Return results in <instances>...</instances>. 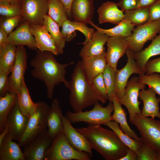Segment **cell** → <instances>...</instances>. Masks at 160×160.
Returning a JSON list of instances; mask_svg holds the SVG:
<instances>
[{
	"label": "cell",
	"mask_w": 160,
	"mask_h": 160,
	"mask_svg": "<svg viewBox=\"0 0 160 160\" xmlns=\"http://www.w3.org/2000/svg\"><path fill=\"white\" fill-rule=\"evenodd\" d=\"M138 77L139 82L148 85L160 96V75L155 73L148 75L143 73Z\"/></svg>",
	"instance_id": "f35d334b"
},
{
	"label": "cell",
	"mask_w": 160,
	"mask_h": 160,
	"mask_svg": "<svg viewBox=\"0 0 160 160\" xmlns=\"http://www.w3.org/2000/svg\"><path fill=\"white\" fill-rule=\"evenodd\" d=\"M29 119L23 115L17 102L8 114L6 121L9 135L13 140L18 142L24 135L27 127Z\"/></svg>",
	"instance_id": "5bb4252c"
},
{
	"label": "cell",
	"mask_w": 160,
	"mask_h": 160,
	"mask_svg": "<svg viewBox=\"0 0 160 160\" xmlns=\"http://www.w3.org/2000/svg\"><path fill=\"white\" fill-rule=\"evenodd\" d=\"M16 46L7 43L0 49V71L10 73L15 65Z\"/></svg>",
	"instance_id": "4dcf8cb0"
},
{
	"label": "cell",
	"mask_w": 160,
	"mask_h": 160,
	"mask_svg": "<svg viewBox=\"0 0 160 160\" xmlns=\"http://www.w3.org/2000/svg\"><path fill=\"white\" fill-rule=\"evenodd\" d=\"M146 75L154 73H160V57L149 60L145 66Z\"/></svg>",
	"instance_id": "ee69618b"
},
{
	"label": "cell",
	"mask_w": 160,
	"mask_h": 160,
	"mask_svg": "<svg viewBox=\"0 0 160 160\" xmlns=\"http://www.w3.org/2000/svg\"><path fill=\"white\" fill-rule=\"evenodd\" d=\"M63 132L67 140L75 149L85 152L92 156V146L88 140L72 126L65 116H63Z\"/></svg>",
	"instance_id": "9a60e30c"
},
{
	"label": "cell",
	"mask_w": 160,
	"mask_h": 160,
	"mask_svg": "<svg viewBox=\"0 0 160 160\" xmlns=\"http://www.w3.org/2000/svg\"><path fill=\"white\" fill-rule=\"evenodd\" d=\"M100 24L109 23L118 24L124 20V14L116 3L107 1L102 4L97 10Z\"/></svg>",
	"instance_id": "cb8c5ba5"
},
{
	"label": "cell",
	"mask_w": 160,
	"mask_h": 160,
	"mask_svg": "<svg viewBox=\"0 0 160 160\" xmlns=\"http://www.w3.org/2000/svg\"><path fill=\"white\" fill-rule=\"evenodd\" d=\"M8 34L2 28H0V49L8 43Z\"/></svg>",
	"instance_id": "c3c4849f"
},
{
	"label": "cell",
	"mask_w": 160,
	"mask_h": 160,
	"mask_svg": "<svg viewBox=\"0 0 160 160\" xmlns=\"http://www.w3.org/2000/svg\"><path fill=\"white\" fill-rule=\"evenodd\" d=\"M17 94L9 92L4 96L0 97V133L5 129L7 116L10 111L17 102Z\"/></svg>",
	"instance_id": "d6a6232c"
},
{
	"label": "cell",
	"mask_w": 160,
	"mask_h": 160,
	"mask_svg": "<svg viewBox=\"0 0 160 160\" xmlns=\"http://www.w3.org/2000/svg\"><path fill=\"white\" fill-rule=\"evenodd\" d=\"M9 130L8 127L6 125L4 130L0 133V144L2 143L3 140L6 135L9 133Z\"/></svg>",
	"instance_id": "816d5d0a"
},
{
	"label": "cell",
	"mask_w": 160,
	"mask_h": 160,
	"mask_svg": "<svg viewBox=\"0 0 160 160\" xmlns=\"http://www.w3.org/2000/svg\"><path fill=\"white\" fill-rule=\"evenodd\" d=\"M45 156V160H90L92 157L87 152L74 148L67 140L63 132L54 139Z\"/></svg>",
	"instance_id": "277c9868"
},
{
	"label": "cell",
	"mask_w": 160,
	"mask_h": 160,
	"mask_svg": "<svg viewBox=\"0 0 160 160\" xmlns=\"http://www.w3.org/2000/svg\"><path fill=\"white\" fill-rule=\"evenodd\" d=\"M17 103L22 113L29 119L36 111L37 108V103L33 102L31 97L24 78L22 81L20 91L18 95Z\"/></svg>",
	"instance_id": "f1b7e54d"
},
{
	"label": "cell",
	"mask_w": 160,
	"mask_h": 160,
	"mask_svg": "<svg viewBox=\"0 0 160 160\" xmlns=\"http://www.w3.org/2000/svg\"><path fill=\"white\" fill-rule=\"evenodd\" d=\"M158 0H140V7H149Z\"/></svg>",
	"instance_id": "f907efd6"
},
{
	"label": "cell",
	"mask_w": 160,
	"mask_h": 160,
	"mask_svg": "<svg viewBox=\"0 0 160 160\" xmlns=\"http://www.w3.org/2000/svg\"><path fill=\"white\" fill-rule=\"evenodd\" d=\"M8 133L0 144V160H25L19 143L13 141Z\"/></svg>",
	"instance_id": "484cf974"
},
{
	"label": "cell",
	"mask_w": 160,
	"mask_h": 160,
	"mask_svg": "<svg viewBox=\"0 0 160 160\" xmlns=\"http://www.w3.org/2000/svg\"><path fill=\"white\" fill-rule=\"evenodd\" d=\"M55 55L48 51L37 49L36 54L31 61L33 68L31 74L34 78L43 81L47 88L48 98L52 100L55 86L63 83L65 86L68 81L66 80V69L74 62L61 64L57 62Z\"/></svg>",
	"instance_id": "6da1fadb"
},
{
	"label": "cell",
	"mask_w": 160,
	"mask_h": 160,
	"mask_svg": "<svg viewBox=\"0 0 160 160\" xmlns=\"http://www.w3.org/2000/svg\"><path fill=\"white\" fill-rule=\"evenodd\" d=\"M149 22L160 20V0H158L149 7Z\"/></svg>",
	"instance_id": "f6af8a7d"
},
{
	"label": "cell",
	"mask_w": 160,
	"mask_h": 160,
	"mask_svg": "<svg viewBox=\"0 0 160 160\" xmlns=\"http://www.w3.org/2000/svg\"><path fill=\"white\" fill-rule=\"evenodd\" d=\"M48 15L61 27L68 19L65 7L60 0H48Z\"/></svg>",
	"instance_id": "836d02e7"
},
{
	"label": "cell",
	"mask_w": 160,
	"mask_h": 160,
	"mask_svg": "<svg viewBox=\"0 0 160 160\" xmlns=\"http://www.w3.org/2000/svg\"><path fill=\"white\" fill-rule=\"evenodd\" d=\"M112 102L113 105L114 111L113 114L111 116V120L119 124L120 129L130 138L142 142L141 138L129 127L127 121L126 113L122 108L121 104L116 96L113 98Z\"/></svg>",
	"instance_id": "4316f807"
},
{
	"label": "cell",
	"mask_w": 160,
	"mask_h": 160,
	"mask_svg": "<svg viewBox=\"0 0 160 160\" xmlns=\"http://www.w3.org/2000/svg\"><path fill=\"white\" fill-rule=\"evenodd\" d=\"M22 18L23 17L21 15L6 17L1 23L0 28H2L9 35L17 26Z\"/></svg>",
	"instance_id": "b9f144b4"
},
{
	"label": "cell",
	"mask_w": 160,
	"mask_h": 160,
	"mask_svg": "<svg viewBox=\"0 0 160 160\" xmlns=\"http://www.w3.org/2000/svg\"><path fill=\"white\" fill-rule=\"evenodd\" d=\"M61 31V34L66 42L71 41L76 35V31H78L82 33L85 36V39L84 42L79 43L83 45L89 41L95 32L93 28H89L86 24L73 21L68 19L62 24Z\"/></svg>",
	"instance_id": "7402d4cb"
},
{
	"label": "cell",
	"mask_w": 160,
	"mask_h": 160,
	"mask_svg": "<svg viewBox=\"0 0 160 160\" xmlns=\"http://www.w3.org/2000/svg\"><path fill=\"white\" fill-rule=\"evenodd\" d=\"M42 25L52 37L58 54H62L66 41L60 30L59 25L47 15L44 17Z\"/></svg>",
	"instance_id": "1f68e13d"
},
{
	"label": "cell",
	"mask_w": 160,
	"mask_h": 160,
	"mask_svg": "<svg viewBox=\"0 0 160 160\" xmlns=\"http://www.w3.org/2000/svg\"><path fill=\"white\" fill-rule=\"evenodd\" d=\"M138 77L134 76L128 81L125 90L124 94L118 99L120 103L127 108L129 115V121L137 114H140L139 108L140 102L138 100L140 90L145 88V85L139 81Z\"/></svg>",
	"instance_id": "9c48e42d"
},
{
	"label": "cell",
	"mask_w": 160,
	"mask_h": 160,
	"mask_svg": "<svg viewBox=\"0 0 160 160\" xmlns=\"http://www.w3.org/2000/svg\"><path fill=\"white\" fill-rule=\"evenodd\" d=\"M31 31L35 38L38 49L50 52L55 55H59L52 37L42 25H31Z\"/></svg>",
	"instance_id": "ffe728a7"
},
{
	"label": "cell",
	"mask_w": 160,
	"mask_h": 160,
	"mask_svg": "<svg viewBox=\"0 0 160 160\" xmlns=\"http://www.w3.org/2000/svg\"></svg>",
	"instance_id": "11a10c76"
},
{
	"label": "cell",
	"mask_w": 160,
	"mask_h": 160,
	"mask_svg": "<svg viewBox=\"0 0 160 160\" xmlns=\"http://www.w3.org/2000/svg\"><path fill=\"white\" fill-rule=\"evenodd\" d=\"M9 74L0 71V96H5L8 92V78Z\"/></svg>",
	"instance_id": "bcb514c9"
},
{
	"label": "cell",
	"mask_w": 160,
	"mask_h": 160,
	"mask_svg": "<svg viewBox=\"0 0 160 160\" xmlns=\"http://www.w3.org/2000/svg\"><path fill=\"white\" fill-rule=\"evenodd\" d=\"M80 62L89 82L92 84L94 78L103 73L107 66L106 52L97 55L82 57Z\"/></svg>",
	"instance_id": "ac0fdd59"
},
{
	"label": "cell",
	"mask_w": 160,
	"mask_h": 160,
	"mask_svg": "<svg viewBox=\"0 0 160 160\" xmlns=\"http://www.w3.org/2000/svg\"><path fill=\"white\" fill-rule=\"evenodd\" d=\"M0 14L6 17L21 15V3H13L7 1L0 2Z\"/></svg>",
	"instance_id": "74e56055"
},
{
	"label": "cell",
	"mask_w": 160,
	"mask_h": 160,
	"mask_svg": "<svg viewBox=\"0 0 160 160\" xmlns=\"http://www.w3.org/2000/svg\"><path fill=\"white\" fill-rule=\"evenodd\" d=\"M106 56L107 65L115 70L119 60L126 54L129 47L125 38L109 37L107 41Z\"/></svg>",
	"instance_id": "2e32d148"
},
{
	"label": "cell",
	"mask_w": 160,
	"mask_h": 160,
	"mask_svg": "<svg viewBox=\"0 0 160 160\" xmlns=\"http://www.w3.org/2000/svg\"><path fill=\"white\" fill-rule=\"evenodd\" d=\"M137 152L134 150L128 148L126 154L119 160H137Z\"/></svg>",
	"instance_id": "7dc6e473"
},
{
	"label": "cell",
	"mask_w": 160,
	"mask_h": 160,
	"mask_svg": "<svg viewBox=\"0 0 160 160\" xmlns=\"http://www.w3.org/2000/svg\"><path fill=\"white\" fill-rule=\"evenodd\" d=\"M88 24L97 31L107 34L110 37L119 36L126 38L131 35L135 25L128 20H123L115 27L109 29H104L98 27L90 20Z\"/></svg>",
	"instance_id": "f546056e"
},
{
	"label": "cell",
	"mask_w": 160,
	"mask_h": 160,
	"mask_svg": "<svg viewBox=\"0 0 160 160\" xmlns=\"http://www.w3.org/2000/svg\"><path fill=\"white\" fill-rule=\"evenodd\" d=\"M22 16L31 25H42L48 11V0H22Z\"/></svg>",
	"instance_id": "4fadbf2b"
},
{
	"label": "cell",
	"mask_w": 160,
	"mask_h": 160,
	"mask_svg": "<svg viewBox=\"0 0 160 160\" xmlns=\"http://www.w3.org/2000/svg\"><path fill=\"white\" fill-rule=\"evenodd\" d=\"M134 52L129 48L126 54L127 62L125 66L117 70L116 73V96L118 99L124 94L125 90L129 77L133 74L144 73L137 65L134 57Z\"/></svg>",
	"instance_id": "8fae6325"
},
{
	"label": "cell",
	"mask_w": 160,
	"mask_h": 160,
	"mask_svg": "<svg viewBox=\"0 0 160 160\" xmlns=\"http://www.w3.org/2000/svg\"><path fill=\"white\" fill-rule=\"evenodd\" d=\"M115 70L108 65L103 73L104 81L107 89L108 100L112 102L113 98L116 96Z\"/></svg>",
	"instance_id": "8d00e7d4"
},
{
	"label": "cell",
	"mask_w": 160,
	"mask_h": 160,
	"mask_svg": "<svg viewBox=\"0 0 160 160\" xmlns=\"http://www.w3.org/2000/svg\"><path fill=\"white\" fill-rule=\"evenodd\" d=\"M7 1L13 3H21L22 0H0V2Z\"/></svg>",
	"instance_id": "f5cc1de1"
},
{
	"label": "cell",
	"mask_w": 160,
	"mask_h": 160,
	"mask_svg": "<svg viewBox=\"0 0 160 160\" xmlns=\"http://www.w3.org/2000/svg\"><path fill=\"white\" fill-rule=\"evenodd\" d=\"M124 20L137 26L148 23L150 20L149 7H139L125 12Z\"/></svg>",
	"instance_id": "e575fe53"
},
{
	"label": "cell",
	"mask_w": 160,
	"mask_h": 160,
	"mask_svg": "<svg viewBox=\"0 0 160 160\" xmlns=\"http://www.w3.org/2000/svg\"><path fill=\"white\" fill-rule=\"evenodd\" d=\"M157 160H160V153H159L157 152Z\"/></svg>",
	"instance_id": "db71d44e"
},
{
	"label": "cell",
	"mask_w": 160,
	"mask_h": 160,
	"mask_svg": "<svg viewBox=\"0 0 160 160\" xmlns=\"http://www.w3.org/2000/svg\"><path fill=\"white\" fill-rule=\"evenodd\" d=\"M160 33V20L137 26L130 36L125 38L129 48L134 52L141 51L145 43L153 40Z\"/></svg>",
	"instance_id": "ba28073f"
},
{
	"label": "cell",
	"mask_w": 160,
	"mask_h": 160,
	"mask_svg": "<svg viewBox=\"0 0 160 160\" xmlns=\"http://www.w3.org/2000/svg\"><path fill=\"white\" fill-rule=\"evenodd\" d=\"M157 152L143 143L137 150V160H157Z\"/></svg>",
	"instance_id": "ab89813d"
},
{
	"label": "cell",
	"mask_w": 160,
	"mask_h": 160,
	"mask_svg": "<svg viewBox=\"0 0 160 160\" xmlns=\"http://www.w3.org/2000/svg\"><path fill=\"white\" fill-rule=\"evenodd\" d=\"M156 92L151 87L139 91V97L143 102V107L140 115L145 117L154 119L160 118L159 103L160 97L157 98Z\"/></svg>",
	"instance_id": "d6986e66"
},
{
	"label": "cell",
	"mask_w": 160,
	"mask_h": 160,
	"mask_svg": "<svg viewBox=\"0 0 160 160\" xmlns=\"http://www.w3.org/2000/svg\"><path fill=\"white\" fill-rule=\"evenodd\" d=\"M129 122L139 132L143 143L160 153V121L137 114Z\"/></svg>",
	"instance_id": "5b68a950"
},
{
	"label": "cell",
	"mask_w": 160,
	"mask_h": 160,
	"mask_svg": "<svg viewBox=\"0 0 160 160\" xmlns=\"http://www.w3.org/2000/svg\"><path fill=\"white\" fill-rule=\"evenodd\" d=\"M94 106V108L89 111L77 112L68 111L65 116L71 123L83 122L90 125L104 124L111 120V113L114 111L112 102H110L105 107L99 102Z\"/></svg>",
	"instance_id": "8992f818"
},
{
	"label": "cell",
	"mask_w": 160,
	"mask_h": 160,
	"mask_svg": "<svg viewBox=\"0 0 160 160\" xmlns=\"http://www.w3.org/2000/svg\"><path fill=\"white\" fill-rule=\"evenodd\" d=\"M63 116L59 101L55 99L52 103L47 117L48 134L53 140L59 134L63 132Z\"/></svg>",
	"instance_id": "44dd1931"
},
{
	"label": "cell",
	"mask_w": 160,
	"mask_h": 160,
	"mask_svg": "<svg viewBox=\"0 0 160 160\" xmlns=\"http://www.w3.org/2000/svg\"><path fill=\"white\" fill-rule=\"evenodd\" d=\"M36 103V110L29 118L26 130L18 142L20 147L25 146L37 135L47 129V117L50 107L44 101Z\"/></svg>",
	"instance_id": "52a82bcc"
},
{
	"label": "cell",
	"mask_w": 160,
	"mask_h": 160,
	"mask_svg": "<svg viewBox=\"0 0 160 160\" xmlns=\"http://www.w3.org/2000/svg\"><path fill=\"white\" fill-rule=\"evenodd\" d=\"M64 5L67 12L68 17H71V7L72 3L73 0H60Z\"/></svg>",
	"instance_id": "681fc988"
},
{
	"label": "cell",
	"mask_w": 160,
	"mask_h": 160,
	"mask_svg": "<svg viewBox=\"0 0 160 160\" xmlns=\"http://www.w3.org/2000/svg\"><path fill=\"white\" fill-rule=\"evenodd\" d=\"M104 125L108 126L117 135L121 141L129 148L137 152V149L143 144L142 142L130 138L124 133L120 128L118 123L110 120Z\"/></svg>",
	"instance_id": "d590c367"
},
{
	"label": "cell",
	"mask_w": 160,
	"mask_h": 160,
	"mask_svg": "<svg viewBox=\"0 0 160 160\" xmlns=\"http://www.w3.org/2000/svg\"><path fill=\"white\" fill-rule=\"evenodd\" d=\"M31 26L30 23L26 20L8 35V43L17 46H27L31 49H38L35 38L31 31Z\"/></svg>",
	"instance_id": "e0dca14e"
},
{
	"label": "cell",
	"mask_w": 160,
	"mask_h": 160,
	"mask_svg": "<svg viewBox=\"0 0 160 160\" xmlns=\"http://www.w3.org/2000/svg\"><path fill=\"white\" fill-rule=\"evenodd\" d=\"M101 125H90L75 128L89 142L95 149L106 160H119L129 148L116 134Z\"/></svg>",
	"instance_id": "7a4b0ae2"
},
{
	"label": "cell",
	"mask_w": 160,
	"mask_h": 160,
	"mask_svg": "<svg viewBox=\"0 0 160 160\" xmlns=\"http://www.w3.org/2000/svg\"><path fill=\"white\" fill-rule=\"evenodd\" d=\"M94 9V0H73L71 16L74 21L86 24L92 18Z\"/></svg>",
	"instance_id": "603a6c76"
},
{
	"label": "cell",
	"mask_w": 160,
	"mask_h": 160,
	"mask_svg": "<svg viewBox=\"0 0 160 160\" xmlns=\"http://www.w3.org/2000/svg\"><path fill=\"white\" fill-rule=\"evenodd\" d=\"M53 140L49 135L47 129L38 134L24 147L25 160H45V152Z\"/></svg>",
	"instance_id": "7c38bea8"
},
{
	"label": "cell",
	"mask_w": 160,
	"mask_h": 160,
	"mask_svg": "<svg viewBox=\"0 0 160 160\" xmlns=\"http://www.w3.org/2000/svg\"><path fill=\"white\" fill-rule=\"evenodd\" d=\"M27 55L23 46H17L15 65L8 78V92L19 94L22 81L27 68Z\"/></svg>",
	"instance_id": "30bf717a"
},
{
	"label": "cell",
	"mask_w": 160,
	"mask_h": 160,
	"mask_svg": "<svg viewBox=\"0 0 160 160\" xmlns=\"http://www.w3.org/2000/svg\"><path fill=\"white\" fill-rule=\"evenodd\" d=\"M159 55H160V33L144 49L138 52H134V57L139 68L145 73V66L149 59L153 56Z\"/></svg>",
	"instance_id": "83f0119b"
},
{
	"label": "cell",
	"mask_w": 160,
	"mask_h": 160,
	"mask_svg": "<svg viewBox=\"0 0 160 160\" xmlns=\"http://www.w3.org/2000/svg\"><path fill=\"white\" fill-rule=\"evenodd\" d=\"M123 12L133 10L140 7V0H120L116 3Z\"/></svg>",
	"instance_id": "7bdbcfd3"
},
{
	"label": "cell",
	"mask_w": 160,
	"mask_h": 160,
	"mask_svg": "<svg viewBox=\"0 0 160 160\" xmlns=\"http://www.w3.org/2000/svg\"><path fill=\"white\" fill-rule=\"evenodd\" d=\"M65 86L70 91L69 102L74 112L82 111L98 102H106L89 82L80 61L76 64L70 81Z\"/></svg>",
	"instance_id": "3957f363"
},
{
	"label": "cell",
	"mask_w": 160,
	"mask_h": 160,
	"mask_svg": "<svg viewBox=\"0 0 160 160\" xmlns=\"http://www.w3.org/2000/svg\"><path fill=\"white\" fill-rule=\"evenodd\" d=\"M107 34L95 31L90 40L81 49L79 55L81 57L99 55L105 51L104 44L109 37Z\"/></svg>",
	"instance_id": "d4e9b609"
},
{
	"label": "cell",
	"mask_w": 160,
	"mask_h": 160,
	"mask_svg": "<svg viewBox=\"0 0 160 160\" xmlns=\"http://www.w3.org/2000/svg\"><path fill=\"white\" fill-rule=\"evenodd\" d=\"M92 84L95 89L106 101L108 100V96L103 73H100L95 77L92 81Z\"/></svg>",
	"instance_id": "60d3db41"
}]
</instances>
